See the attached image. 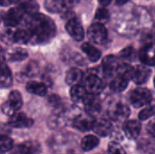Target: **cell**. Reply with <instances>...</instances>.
<instances>
[{
    "instance_id": "1",
    "label": "cell",
    "mask_w": 155,
    "mask_h": 154,
    "mask_svg": "<svg viewBox=\"0 0 155 154\" xmlns=\"http://www.w3.org/2000/svg\"><path fill=\"white\" fill-rule=\"evenodd\" d=\"M32 44H45L51 41L56 32L54 21L43 14H34L29 15L25 23Z\"/></svg>"
},
{
    "instance_id": "2",
    "label": "cell",
    "mask_w": 155,
    "mask_h": 154,
    "mask_svg": "<svg viewBox=\"0 0 155 154\" xmlns=\"http://www.w3.org/2000/svg\"><path fill=\"white\" fill-rule=\"evenodd\" d=\"M23 105V99L18 91H12L9 95L6 102H5L2 104V112L8 116L13 115L17 111L21 109Z\"/></svg>"
},
{
    "instance_id": "3",
    "label": "cell",
    "mask_w": 155,
    "mask_h": 154,
    "mask_svg": "<svg viewBox=\"0 0 155 154\" xmlns=\"http://www.w3.org/2000/svg\"><path fill=\"white\" fill-rule=\"evenodd\" d=\"M129 99L133 106L140 108L152 102V93L146 88H136L131 92Z\"/></svg>"
},
{
    "instance_id": "4",
    "label": "cell",
    "mask_w": 155,
    "mask_h": 154,
    "mask_svg": "<svg viewBox=\"0 0 155 154\" xmlns=\"http://www.w3.org/2000/svg\"><path fill=\"white\" fill-rule=\"evenodd\" d=\"M87 36L91 42L98 44H105L108 39L106 28L103 25V24L100 23H95L89 27L87 31Z\"/></svg>"
},
{
    "instance_id": "5",
    "label": "cell",
    "mask_w": 155,
    "mask_h": 154,
    "mask_svg": "<svg viewBox=\"0 0 155 154\" xmlns=\"http://www.w3.org/2000/svg\"><path fill=\"white\" fill-rule=\"evenodd\" d=\"M65 29L67 33L71 35V37H73V39H74L75 41L83 40L84 36V31L82 24L77 18L71 17L70 19H68L65 25Z\"/></svg>"
},
{
    "instance_id": "6",
    "label": "cell",
    "mask_w": 155,
    "mask_h": 154,
    "mask_svg": "<svg viewBox=\"0 0 155 154\" xmlns=\"http://www.w3.org/2000/svg\"><path fill=\"white\" fill-rule=\"evenodd\" d=\"M83 103L84 104L85 112L88 115L94 117V116L98 115L99 113L101 112V108H102L101 102H100L99 98L96 96V94L88 93Z\"/></svg>"
},
{
    "instance_id": "7",
    "label": "cell",
    "mask_w": 155,
    "mask_h": 154,
    "mask_svg": "<svg viewBox=\"0 0 155 154\" xmlns=\"http://www.w3.org/2000/svg\"><path fill=\"white\" fill-rule=\"evenodd\" d=\"M24 15L25 12L18 5L16 7L9 9L5 14V15H3V22L6 26H15L21 22Z\"/></svg>"
},
{
    "instance_id": "8",
    "label": "cell",
    "mask_w": 155,
    "mask_h": 154,
    "mask_svg": "<svg viewBox=\"0 0 155 154\" xmlns=\"http://www.w3.org/2000/svg\"><path fill=\"white\" fill-rule=\"evenodd\" d=\"M84 87L87 90V93H93V94H98L104 90V84L99 76H97L96 74H91L85 79Z\"/></svg>"
},
{
    "instance_id": "9",
    "label": "cell",
    "mask_w": 155,
    "mask_h": 154,
    "mask_svg": "<svg viewBox=\"0 0 155 154\" xmlns=\"http://www.w3.org/2000/svg\"><path fill=\"white\" fill-rule=\"evenodd\" d=\"M41 147L36 142H25L15 146L9 154H39Z\"/></svg>"
},
{
    "instance_id": "10",
    "label": "cell",
    "mask_w": 155,
    "mask_h": 154,
    "mask_svg": "<svg viewBox=\"0 0 155 154\" xmlns=\"http://www.w3.org/2000/svg\"><path fill=\"white\" fill-rule=\"evenodd\" d=\"M8 124L14 128H30L34 124V121L27 117L24 113H15L10 116Z\"/></svg>"
},
{
    "instance_id": "11",
    "label": "cell",
    "mask_w": 155,
    "mask_h": 154,
    "mask_svg": "<svg viewBox=\"0 0 155 154\" xmlns=\"http://www.w3.org/2000/svg\"><path fill=\"white\" fill-rule=\"evenodd\" d=\"M120 63L114 55H107L102 62L103 73L106 77H111L117 74Z\"/></svg>"
},
{
    "instance_id": "12",
    "label": "cell",
    "mask_w": 155,
    "mask_h": 154,
    "mask_svg": "<svg viewBox=\"0 0 155 154\" xmlns=\"http://www.w3.org/2000/svg\"><path fill=\"white\" fill-rule=\"evenodd\" d=\"M139 58L145 65H155V44H148L141 48L139 51Z\"/></svg>"
},
{
    "instance_id": "13",
    "label": "cell",
    "mask_w": 155,
    "mask_h": 154,
    "mask_svg": "<svg viewBox=\"0 0 155 154\" xmlns=\"http://www.w3.org/2000/svg\"><path fill=\"white\" fill-rule=\"evenodd\" d=\"M94 117L90 115H79L77 116L74 122H73V126L79 130L80 132H88L90 130H93L94 124Z\"/></svg>"
},
{
    "instance_id": "14",
    "label": "cell",
    "mask_w": 155,
    "mask_h": 154,
    "mask_svg": "<svg viewBox=\"0 0 155 154\" xmlns=\"http://www.w3.org/2000/svg\"><path fill=\"white\" fill-rule=\"evenodd\" d=\"M141 129H142V125H141L140 122H138L136 120L127 121L124 124V134L130 140L136 139L141 133Z\"/></svg>"
},
{
    "instance_id": "15",
    "label": "cell",
    "mask_w": 155,
    "mask_h": 154,
    "mask_svg": "<svg viewBox=\"0 0 155 154\" xmlns=\"http://www.w3.org/2000/svg\"><path fill=\"white\" fill-rule=\"evenodd\" d=\"M110 115L113 119L117 121H122L126 119L130 115L129 107L123 103H116L110 110Z\"/></svg>"
},
{
    "instance_id": "16",
    "label": "cell",
    "mask_w": 155,
    "mask_h": 154,
    "mask_svg": "<svg viewBox=\"0 0 155 154\" xmlns=\"http://www.w3.org/2000/svg\"><path fill=\"white\" fill-rule=\"evenodd\" d=\"M93 130L97 135H100L102 137H105V136L112 133L113 124L108 120L100 119V120H97L94 122Z\"/></svg>"
},
{
    "instance_id": "17",
    "label": "cell",
    "mask_w": 155,
    "mask_h": 154,
    "mask_svg": "<svg viewBox=\"0 0 155 154\" xmlns=\"http://www.w3.org/2000/svg\"><path fill=\"white\" fill-rule=\"evenodd\" d=\"M151 73H152L151 69L148 68L147 66H145V65H138L136 68H134L133 80L137 84H143L146 83L147 80L150 78Z\"/></svg>"
},
{
    "instance_id": "18",
    "label": "cell",
    "mask_w": 155,
    "mask_h": 154,
    "mask_svg": "<svg viewBox=\"0 0 155 154\" xmlns=\"http://www.w3.org/2000/svg\"><path fill=\"white\" fill-rule=\"evenodd\" d=\"M129 81H130V79H128L126 76H124L122 74L117 73L115 77L113 79V81L110 84V88L112 91L116 92V93L123 92L124 90L126 89Z\"/></svg>"
},
{
    "instance_id": "19",
    "label": "cell",
    "mask_w": 155,
    "mask_h": 154,
    "mask_svg": "<svg viewBox=\"0 0 155 154\" xmlns=\"http://www.w3.org/2000/svg\"><path fill=\"white\" fill-rule=\"evenodd\" d=\"M45 6L51 13H61L68 8L64 0H45Z\"/></svg>"
},
{
    "instance_id": "20",
    "label": "cell",
    "mask_w": 155,
    "mask_h": 154,
    "mask_svg": "<svg viewBox=\"0 0 155 154\" xmlns=\"http://www.w3.org/2000/svg\"><path fill=\"white\" fill-rule=\"evenodd\" d=\"M83 79V72L78 68H72L65 74V82L69 85L78 84Z\"/></svg>"
},
{
    "instance_id": "21",
    "label": "cell",
    "mask_w": 155,
    "mask_h": 154,
    "mask_svg": "<svg viewBox=\"0 0 155 154\" xmlns=\"http://www.w3.org/2000/svg\"><path fill=\"white\" fill-rule=\"evenodd\" d=\"M26 90L29 93L39 95V96L45 95L47 92V88L45 84L35 82V81H30L26 84Z\"/></svg>"
},
{
    "instance_id": "22",
    "label": "cell",
    "mask_w": 155,
    "mask_h": 154,
    "mask_svg": "<svg viewBox=\"0 0 155 154\" xmlns=\"http://www.w3.org/2000/svg\"><path fill=\"white\" fill-rule=\"evenodd\" d=\"M82 50L92 62H97L101 58V52L89 43H84L82 44Z\"/></svg>"
},
{
    "instance_id": "23",
    "label": "cell",
    "mask_w": 155,
    "mask_h": 154,
    "mask_svg": "<svg viewBox=\"0 0 155 154\" xmlns=\"http://www.w3.org/2000/svg\"><path fill=\"white\" fill-rule=\"evenodd\" d=\"M99 144V139L93 134L84 136L81 141V148L84 152H90L96 148Z\"/></svg>"
},
{
    "instance_id": "24",
    "label": "cell",
    "mask_w": 155,
    "mask_h": 154,
    "mask_svg": "<svg viewBox=\"0 0 155 154\" xmlns=\"http://www.w3.org/2000/svg\"><path fill=\"white\" fill-rule=\"evenodd\" d=\"M86 89L85 87H83L79 84H75L73 85L71 90H70V95H71V99L75 102V103H79V102H84L85 96L87 95L86 93Z\"/></svg>"
},
{
    "instance_id": "25",
    "label": "cell",
    "mask_w": 155,
    "mask_h": 154,
    "mask_svg": "<svg viewBox=\"0 0 155 154\" xmlns=\"http://www.w3.org/2000/svg\"><path fill=\"white\" fill-rule=\"evenodd\" d=\"M12 73L11 70L9 69V67L5 64L4 60H2V67H1V87L2 88H5L8 87L12 84Z\"/></svg>"
},
{
    "instance_id": "26",
    "label": "cell",
    "mask_w": 155,
    "mask_h": 154,
    "mask_svg": "<svg viewBox=\"0 0 155 154\" xmlns=\"http://www.w3.org/2000/svg\"><path fill=\"white\" fill-rule=\"evenodd\" d=\"M13 40L15 43L26 44L31 42V36L26 28H19L13 32Z\"/></svg>"
},
{
    "instance_id": "27",
    "label": "cell",
    "mask_w": 155,
    "mask_h": 154,
    "mask_svg": "<svg viewBox=\"0 0 155 154\" xmlns=\"http://www.w3.org/2000/svg\"><path fill=\"white\" fill-rule=\"evenodd\" d=\"M19 6L22 8V10L25 12V14H27L29 15L37 13L38 8H39L38 4L35 0H25V1L22 2L19 5Z\"/></svg>"
},
{
    "instance_id": "28",
    "label": "cell",
    "mask_w": 155,
    "mask_h": 154,
    "mask_svg": "<svg viewBox=\"0 0 155 154\" xmlns=\"http://www.w3.org/2000/svg\"><path fill=\"white\" fill-rule=\"evenodd\" d=\"M28 54L25 49L23 48H15L11 51L8 54V59L10 61H22L26 59Z\"/></svg>"
},
{
    "instance_id": "29",
    "label": "cell",
    "mask_w": 155,
    "mask_h": 154,
    "mask_svg": "<svg viewBox=\"0 0 155 154\" xmlns=\"http://www.w3.org/2000/svg\"><path fill=\"white\" fill-rule=\"evenodd\" d=\"M155 115V103H150L146 105L144 109H143L139 113V119L142 121L147 120Z\"/></svg>"
},
{
    "instance_id": "30",
    "label": "cell",
    "mask_w": 155,
    "mask_h": 154,
    "mask_svg": "<svg viewBox=\"0 0 155 154\" xmlns=\"http://www.w3.org/2000/svg\"><path fill=\"white\" fill-rule=\"evenodd\" d=\"M120 57L124 61H134L137 57V52L134 47L128 46L121 51Z\"/></svg>"
},
{
    "instance_id": "31",
    "label": "cell",
    "mask_w": 155,
    "mask_h": 154,
    "mask_svg": "<svg viewBox=\"0 0 155 154\" xmlns=\"http://www.w3.org/2000/svg\"><path fill=\"white\" fill-rule=\"evenodd\" d=\"M0 147L2 152H6L14 148V142L10 137L3 134L0 138Z\"/></svg>"
},
{
    "instance_id": "32",
    "label": "cell",
    "mask_w": 155,
    "mask_h": 154,
    "mask_svg": "<svg viewBox=\"0 0 155 154\" xmlns=\"http://www.w3.org/2000/svg\"><path fill=\"white\" fill-rule=\"evenodd\" d=\"M109 17H110V14L108 12V10L106 8H104V7H101V8H98L96 13H95V21L97 23H100V24H104L106 23L108 20H109Z\"/></svg>"
},
{
    "instance_id": "33",
    "label": "cell",
    "mask_w": 155,
    "mask_h": 154,
    "mask_svg": "<svg viewBox=\"0 0 155 154\" xmlns=\"http://www.w3.org/2000/svg\"><path fill=\"white\" fill-rule=\"evenodd\" d=\"M108 153L109 154H126L124 149L116 142H113L108 145Z\"/></svg>"
},
{
    "instance_id": "34",
    "label": "cell",
    "mask_w": 155,
    "mask_h": 154,
    "mask_svg": "<svg viewBox=\"0 0 155 154\" xmlns=\"http://www.w3.org/2000/svg\"><path fill=\"white\" fill-rule=\"evenodd\" d=\"M48 102H49V103H50L51 105L55 106V107L59 106V105H60V103H61L60 98H59L57 95H55V94H52V95L48 98Z\"/></svg>"
},
{
    "instance_id": "35",
    "label": "cell",
    "mask_w": 155,
    "mask_h": 154,
    "mask_svg": "<svg viewBox=\"0 0 155 154\" xmlns=\"http://www.w3.org/2000/svg\"><path fill=\"white\" fill-rule=\"evenodd\" d=\"M146 129H147V132H148L152 136L155 137V119L154 120H153V121H151V122L147 124Z\"/></svg>"
},
{
    "instance_id": "36",
    "label": "cell",
    "mask_w": 155,
    "mask_h": 154,
    "mask_svg": "<svg viewBox=\"0 0 155 154\" xmlns=\"http://www.w3.org/2000/svg\"><path fill=\"white\" fill-rule=\"evenodd\" d=\"M64 2H65V4H66L67 7L69 8V7H73V6H74V5L79 2V0H64Z\"/></svg>"
},
{
    "instance_id": "37",
    "label": "cell",
    "mask_w": 155,
    "mask_h": 154,
    "mask_svg": "<svg viewBox=\"0 0 155 154\" xmlns=\"http://www.w3.org/2000/svg\"><path fill=\"white\" fill-rule=\"evenodd\" d=\"M99 1V3L102 5H104V6H106V5H108L110 3H111V0H98Z\"/></svg>"
},
{
    "instance_id": "38",
    "label": "cell",
    "mask_w": 155,
    "mask_h": 154,
    "mask_svg": "<svg viewBox=\"0 0 155 154\" xmlns=\"http://www.w3.org/2000/svg\"><path fill=\"white\" fill-rule=\"evenodd\" d=\"M0 1H1V5H2L3 6L11 4V0H0Z\"/></svg>"
},
{
    "instance_id": "39",
    "label": "cell",
    "mask_w": 155,
    "mask_h": 154,
    "mask_svg": "<svg viewBox=\"0 0 155 154\" xmlns=\"http://www.w3.org/2000/svg\"><path fill=\"white\" fill-rule=\"evenodd\" d=\"M128 1H130V0H115L116 4H117V5H124V4H126Z\"/></svg>"
},
{
    "instance_id": "40",
    "label": "cell",
    "mask_w": 155,
    "mask_h": 154,
    "mask_svg": "<svg viewBox=\"0 0 155 154\" xmlns=\"http://www.w3.org/2000/svg\"><path fill=\"white\" fill-rule=\"evenodd\" d=\"M17 1H19V0H11V3H14V2H17Z\"/></svg>"
},
{
    "instance_id": "41",
    "label": "cell",
    "mask_w": 155,
    "mask_h": 154,
    "mask_svg": "<svg viewBox=\"0 0 155 154\" xmlns=\"http://www.w3.org/2000/svg\"><path fill=\"white\" fill-rule=\"evenodd\" d=\"M154 86H155V78H154Z\"/></svg>"
}]
</instances>
